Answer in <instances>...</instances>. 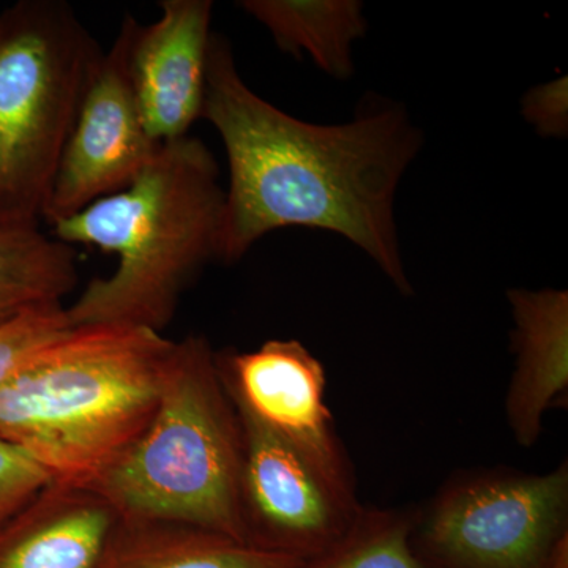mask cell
Here are the masks:
<instances>
[{"instance_id":"1","label":"cell","mask_w":568,"mask_h":568,"mask_svg":"<svg viewBox=\"0 0 568 568\" xmlns=\"http://www.w3.org/2000/svg\"><path fill=\"white\" fill-rule=\"evenodd\" d=\"M203 118L222 138L230 166L219 261L235 263L280 227H317L345 235L399 293L413 294L394 196L418 141L402 112H369L335 126L298 121L256 95L230 44L212 36Z\"/></svg>"},{"instance_id":"2","label":"cell","mask_w":568,"mask_h":568,"mask_svg":"<svg viewBox=\"0 0 568 568\" xmlns=\"http://www.w3.org/2000/svg\"><path fill=\"white\" fill-rule=\"evenodd\" d=\"M224 189L219 166L197 138L164 142L122 192L52 224L63 244L118 256L106 278L92 280L65 306L71 327L122 325L163 334L182 294L220 257Z\"/></svg>"},{"instance_id":"3","label":"cell","mask_w":568,"mask_h":568,"mask_svg":"<svg viewBox=\"0 0 568 568\" xmlns=\"http://www.w3.org/2000/svg\"><path fill=\"white\" fill-rule=\"evenodd\" d=\"M174 349L148 328L71 327L0 384V436L52 484L92 488L151 422Z\"/></svg>"},{"instance_id":"4","label":"cell","mask_w":568,"mask_h":568,"mask_svg":"<svg viewBox=\"0 0 568 568\" xmlns=\"http://www.w3.org/2000/svg\"><path fill=\"white\" fill-rule=\"evenodd\" d=\"M241 417L205 336L175 342L144 432L93 489L123 519L179 523L245 541Z\"/></svg>"},{"instance_id":"5","label":"cell","mask_w":568,"mask_h":568,"mask_svg":"<svg viewBox=\"0 0 568 568\" xmlns=\"http://www.w3.org/2000/svg\"><path fill=\"white\" fill-rule=\"evenodd\" d=\"M103 51L63 0L0 13V224H41Z\"/></svg>"},{"instance_id":"6","label":"cell","mask_w":568,"mask_h":568,"mask_svg":"<svg viewBox=\"0 0 568 568\" xmlns=\"http://www.w3.org/2000/svg\"><path fill=\"white\" fill-rule=\"evenodd\" d=\"M414 551L437 568H545L568 534V463L463 470L413 510Z\"/></svg>"},{"instance_id":"7","label":"cell","mask_w":568,"mask_h":568,"mask_svg":"<svg viewBox=\"0 0 568 568\" xmlns=\"http://www.w3.org/2000/svg\"><path fill=\"white\" fill-rule=\"evenodd\" d=\"M235 406V405H234ZM241 517L250 545L313 558L353 525L364 504L244 410Z\"/></svg>"},{"instance_id":"8","label":"cell","mask_w":568,"mask_h":568,"mask_svg":"<svg viewBox=\"0 0 568 568\" xmlns=\"http://www.w3.org/2000/svg\"><path fill=\"white\" fill-rule=\"evenodd\" d=\"M132 18H123L82 100L41 219L51 226L122 192L162 148L142 122L129 73Z\"/></svg>"},{"instance_id":"9","label":"cell","mask_w":568,"mask_h":568,"mask_svg":"<svg viewBox=\"0 0 568 568\" xmlns=\"http://www.w3.org/2000/svg\"><path fill=\"white\" fill-rule=\"evenodd\" d=\"M227 394L239 409L297 448L332 484L355 493L353 465L325 402L323 362L297 339H268L248 353H216Z\"/></svg>"},{"instance_id":"10","label":"cell","mask_w":568,"mask_h":568,"mask_svg":"<svg viewBox=\"0 0 568 568\" xmlns=\"http://www.w3.org/2000/svg\"><path fill=\"white\" fill-rule=\"evenodd\" d=\"M212 10L209 0H164L152 24L132 18L129 73L142 122L160 144L189 136L203 118Z\"/></svg>"},{"instance_id":"11","label":"cell","mask_w":568,"mask_h":568,"mask_svg":"<svg viewBox=\"0 0 568 568\" xmlns=\"http://www.w3.org/2000/svg\"><path fill=\"white\" fill-rule=\"evenodd\" d=\"M515 369L507 387L506 420L515 443L536 446L544 418L568 394V295L558 290H511Z\"/></svg>"},{"instance_id":"12","label":"cell","mask_w":568,"mask_h":568,"mask_svg":"<svg viewBox=\"0 0 568 568\" xmlns=\"http://www.w3.org/2000/svg\"><path fill=\"white\" fill-rule=\"evenodd\" d=\"M119 521L95 489L51 484L0 529V568H99Z\"/></svg>"},{"instance_id":"13","label":"cell","mask_w":568,"mask_h":568,"mask_svg":"<svg viewBox=\"0 0 568 568\" xmlns=\"http://www.w3.org/2000/svg\"><path fill=\"white\" fill-rule=\"evenodd\" d=\"M304 560L194 526L121 518L99 568H297Z\"/></svg>"},{"instance_id":"14","label":"cell","mask_w":568,"mask_h":568,"mask_svg":"<svg viewBox=\"0 0 568 568\" xmlns=\"http://www.w3.org/2000/svg\"><path fill=\"white\" fill-rule=\"evenodd\" d=\"M77 282L73 246L44 234L40 224H0V327L62 305Z\"/></svg>"},{"instance_id":"15","label":"cell","mask_w":568,"mask_h":568,"mask_svg":"<svg viewBox=\"0 0 568 568\" xmlns=\"http://www.w3.org/2000/svg\"><path fill=\"white\" fill-rule=\"evenodd\" d=\"M242 7L263 22L282 50L310 52L321 69L335 77L351 73V43L365 31L357 2L248 0Z\"/></svg>"},{"instance_id":"16","label":"cell","mask_w":568,"mask_h":568,"mask_svg":"<svg viewBox=\"0 0 568 568\" xmlns=\"http://www.w3.org/2000/svg\"><path fill=\"white\" fill-rule=\"evenodd\" d=\"M413 510L364 506L335 544L297 568H428L414 551Z\"/></svg>"},{"instance_id":"17","label":"cell","mask_w":568,"mask_h":568,"mask_svg":"<svg viewBox=\"0 0 568 568\" xmlns=\"http://www.w3.org/2000/svg\"><path fill=\"white\" fill-rule=\"evenodd\" d=\"M71 328L65 305L33 310L0 327V384L41 347Z\"/></svg>"},{"instance_id":"18","label":"cell","mask_w":568,"mask_h":568,"mask_svg":"<svg viewBox=\"0 0 568 568\" xmlns=\"http://www.w3.org/2000/svg\"><path fill=\"white\" fill-rule=\"evenodd\" d=\"M51 484L36 459L0 436V529Z\"/></svg>"},{"instance_id":"19","label":"cell","mask_w":568,"mask_h":568,"mask_svg":"<svg viewBox=\"0 0 568 568\" xmlns=\"http://www.w3.org/2000/svg\"><path fill=\"white\" fill-rule=\"evenodd\" d=\"M566 84L545 85L530 93L526 100V115L536 122L541 132L552 134L562 132L566 125V93H562Z\"/></svg>"},{"instance_id":"20","label":"cell","mask_w":568,"mask_h":568,"mask_svg":"<svg viewBox=\"0 0 568 568\" xmlns=\"http://www.w3.org/2000/svg\"><path fill=\"white\" fill-rule=\"evenodd\" d=\"M568 564V534L564 536L552 549L551 558H549L545 568H567Z\"/></svg>"}]
</instances>
